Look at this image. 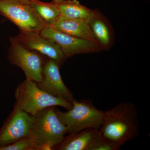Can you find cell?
Here are the masks:
<instances>
[{
    "label": "cell",
    "instance_id": "obj_18",
    "mask_svg": "<svg viewBox=\"0 0 150 150\" xmlns=\"http://www.w3.org/2000/svg\"><path fill=\"white\" fill-rule=\"evenodd\" d=\"M17 1H20L23 2L30 4L33 1H34V0H17Z\"/></svg>",
    "mask_w": 150,
    "mask_h": 150
},
{
    "label": "cell",
    "instance_id": "obj_2",
    "mask_svg": "<svg viewBox=\"0 0 150 150\" xmlns=\"http://www.w3.org/2000/svg\"><path fill=\"white\" fill-rule=\"evenodd\" d=\"M55 108H46L33 115L30 135L38 150H55L68 134L67 128L56 115Z\"/></svg>",
    "mask_w": 150,
    "mask_h": 150
},
{
    "label": "cell",
    "instance_id": "obj_15",
    "mask_svg": "<svg viewBox=\"0 0 150 150\" xmlns=\"http://www.w3.org/2000/svg\"><path fill=\"white\" fill-rule=\"evenodd\" d=\"M30 4L46 25L52 26L61 16L59 8L53 0L49 3L34 0Z\"/></svg>",
    "mask_w": 150,
    "mask_h": 150
},
{
    "label": "cell",
    "instance_id": "obj_17",
    "mask_svg": "<svg viewBox=\"0 0 150 150\" xmlns=\"http://www.w3.org/2000/svg\"><path fill=\"white\" fill-rule=\"evenodd\" d=\"M120 148L117 147L109 143L103 142L100 140L94 146L92 150H119Z\"/></svg>",
    "mask_w": 150,
    "mask_h": 150
},
{
    "label": "cell",
    "instance_id": "obj_4",
    "mask_svg": "<svg viewBox=\"0 0 150 150\" xmlns=\"http://www.w3.org/2000/svg\"><path fill=\"white\" fill-rule=\"evenodd\" d=\"M73 106L66 112L55 108L59 120L67 128L68 134L78 133L88 128L99 129L102 124L104 111L94 106L90 99L73 100Z\"/></svg>",
    "mask_w": 150,
    "mask_h": 150
},
{
    "label": "cell",
    "instance_id": "obj_1",
    "mask_svg": "<svg viewBox=\"0 0 150 150\" xmlns=\"http://www.w3.org/2000/svg\"><path fill=\"white\" fill-rule=\"evenodd\" d=\"M98 133L101 141L120 149L134 139L140 133L136 106L132 103L123 102L104 111Z\"/></svg>",
    "mask_w": 150,
    "mask_h": 150
},
{
    "label": "cell",
    "instance_id": "obj_16",
    "mask_svg": "<svg viewBox=\"0 0 150 150\" xmlns=\"http://www.w3.org/2000/svg\"><path fill=\"white\" fill-rule=\"evenodd\" d=\"M0 150H38V148L36 142L30 134L15 143L0 147Z\"/></svg>",
    "mask_w": 150,
    "mask_h": 150
},
{
    "label": "cell",
    "instance_id": "obj_8",
    "mask_svg": "<svg viewBox=\"0 0 150 150\" xmlns=\"http://www.w3.org/2000/svg\"><path fill=\"white\" fill-rule=\"evenodd\" d=\"M33 115L15 105L13 110L0 129V147L8 146L30 134Z\"/></svg>",
    "mask_w": 150,
    "mask_h": 150
},
{
    "label": "cell",
    "instance_id": "obj_10",
    "mask_svg": "<svg viewBox=\"0 0 150 150\" xmlns=\"http://www.w3.org/2000/svg\"><path fill=\"white\" fill-rule=\"evenodd\" d=\"M60 65L54 60L46 59L43 70L42 80L37 83L39 88L54 96L71 102L76 100L71 92L65 85L60 72Z\"/></svg>",
    "mask_w": 150,
    "mask_h": 150
},
{
    "label": "cell",
    "instance_id": "obj_11",
    "mask_svg": "<svg viewBox=\"0 0 150 150\" xmlns=\"http://www.w3.org/2000/svg\"><path fill=\"white\" fill-rule=\"evenodd\" d=\"M100 140L98 129L88 128L65 137L55 150H92Z\"/></svg>",
    "mask_w": 150,
    "mask_h": 150
},
{
    "label": "cell",
    "instance_id": "obj_13",
    "mask_svg": "<svg viewBox=\"0 0 150 150\" xmlns=\"http://www.w3.org/2000/svg\"><path fill=\"white\" fill-rule=\"evenodd\" d=\"M52 26L60 32L98 44L89 25L84 20L66 18L60 16Z\"/></svg>",
    "mask_w": 150,
    "mask_h": 150
},
{
    "label": "cell",
    "instance_id": "obj_3",
    "mask_svg": "<svg viewBox=\"0 0 150 150\" xmlns=\"http://www.w3.org/2000/svg\"><path fill=\"white\" fill-rule=\"evenodd\" d=\"M14 96L15 105L32 115L51 106H61L67 110L73 106L71 101L49 94L39 88L37 83L28 79L18 86Z\"/></svg>",
    "mask_w": 150,
    "mask_h": 150
},
{
    "label": "cell",
    "instance_id": "obj_12",
    "mask_svg": "<svg viewBox=\"0 0 150 150\" xmlns=\"http://www.w3.org/2000/svg\"><path fill=\"white\" fill-rule=\"evenodd\" d=\"M98 44L104 50H109L113 41L112 28L105 17L97 10H92L86 20Z\"/></svg>",
    "mask_w": 150,
    "mask_h": 150
},
{
    "label": "cell",
    "instance_id": "obj_14",
    "mask_svg": "<svg viewBox=\"0 0 150 150\" xmlns=\"http://www.w3.org/2000/svg\"><path fill=\"white\" fill-rule=\"evenodd\" d=\"M60 11L61 16L68 18L86 20L92 10L81 4L78 0H53Z\"/></svg>",
    "mask_w": 150,
    "mask_h": 150
},
{
    "label": "cell",
    "instance_id": "obj_7",
    "mask_svg": "<svg viewBox=\"0 0 150 150\" xmlns=\"http://www.w3.org/2000/svg\"><path fill=\"white\" fill-rule=\"evenodd\" d=\"M39 33L58 44L67 59L77 54L98 53L103 50L98 44L60 32L51 25H45Z\"/></svg>",
    "mask_w": 150,
    "mask_h": 150
},
{
    "label": "cell",
    "instance_id": "obj_5",
    "mask_svg": "<svg viewBox=\"0 0 150 150\" xmlns=\"http://www.w3.org/2000/svg\"><path fill=\"white\" fill-rule=\"evenodd\" d=\"M0 13L23 32L40 33L46 24L28 3L17 0H1Z\"/></svg>",
    "mask_w": 150,
    "mask_h": 150
},
{
    "label": "cell",
    "instance_id": "obj_6",
    "mask_svg": "<svg viewBox=\"0 0 150 150\" xmlns=\"http://www.w3.org/2000/svg\"><path fill=\"white\" fill-rule=\"evenodd\" d=\"M10 42L11 46L8 59L12 64L23 71L26 79L36 83L40 82L43 78L45 56L25 48L14 38H10Z\"/></svg>",
    "mask_w": 150,
    "mask_h": 150
},
{
    "label": "cell",
    "instance_id": "obj_19",
    "mask_svg": "<svg viewBox=\"0 0 150 150\" xmlns=\"http://www.w3.org/2000/svg\"><path fill=\"white\" fill-rule=\"evenodd\" d=\"M0 1H1V0H0Z\"/></svg>",
    "mask_w": 150,
    "mask_h": 150
},
{
    "label": "cell",
    "instance_id": "obj_9",
    "mask_svg": "<svg viewBox=\"0 0 150 150\" xmlns=\"http://www.w3.org/2000/svg\"><path fill=\"white\" fill-rule=\"evenodd\" d=\"M14 38L25 48L54 60L60 67L67 60V58L58 44L52 40L43 37L39 33L21 31Z\"/></svg>",
    "mask_w": 150,
    "mask_h": 150
}]
</instances>
